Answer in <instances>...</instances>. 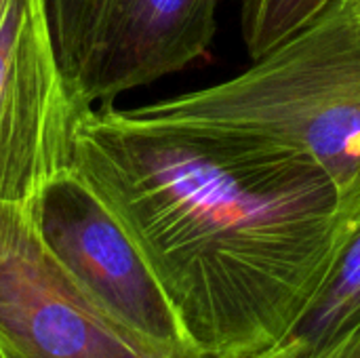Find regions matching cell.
I'll return each mask as SVG.
<instances>
[{"instance_id": "obj_1", "label": "cell", "mask_w": 360, "mask_h": 358, "mask_svg": "<svg viewBox=\"0 0 360 358\" xmlns=\"http://www.w3.org/2000/svg\"><path fill=\"white\" fill-rule=\"evenodd\" d=\"M72 169L118 217L207 358L287 340L360 207V192L346 194L310 156L154 103L91 108Z\"/></svg>"}, {"instance_id": "obj_2", "label": "cell", "mask_w": 360, "mask_h": 358, "mask_svg": "<svg viewBox=\"0 0 360 358\" xmlns=\"http://www.w3.org/2000/svg\"><path fill=\"white\" fill-rule=\"evenodd\" d=\"M154 106L302 152L359 194L360 17L333 0L240 74Z\"/></svg>"}, {"instance_id": "obj_3", "label": "cell", "mask_w": 360, "mask_h": 358, "mask_svg": "<svg viewBox=\"0 0 360 358\" xmlns=\"http://www.w3.org/2000/svg\"><path fill=\"white\" fill-rule=\"evenodd\" d=\"M57 55L46 0H8L0 15V200L34 209L74 167L91 110Z\"/></svg>"}, {"instance_id": "obj_4", "label": "cell", "mask_w": 360, "mask_h": 358, "mask_svg": "<svg viewBox=\"0 0 360 358\" xmlns=\"http://www.w3.org/2000/svg\"><path fill=\"white\" fill-rule=\"evenodd\" d=\"M32 215L51 253L103 314L160 357L196 352L143 255L76 169L42 190Z\"/></svg>"}, {"instance_id": "obj_5", "label": "cell", "mask_w": 360, "mask_h": 358, "mask_svg": "<svg viewBox=\"0 0 360 358\" xmlns=\"http://www.w3.org/2000/svg\"><path fill=\"white\" fill-rule=\"evenodd\" d=\"M0 354L169 358L103 314L42 241L30 209L0 200ZM175 358H207L190 352Z\"/></svg>"}, {"instance_id": "obj_6", "label": "cell", "mask_w": 360, "mask_h": 358, "mask_svg": "<svg viewBox=\"0 0 360 358\" xmlns=\"http://www.w3.org/2000/svg\"><path fill=\"white\" fill-rule=\"evenodd\" d=\"M219 0H95L78 95L93 106L177 74L202 59L217 32Z\"/></svg>"}, {"instance_id": "obj_7", "label": "cell", "mask_w": 360, "mask_h": 358, "mask_svg": "<svg viewBox=\"0 0 360 358\" xmlns=\"http://www.w3.org/2000/svg\"><path fill=\"white\" fill-rule=\"evenodd\" d=\"M360 327V207L356 222L335 257L312 306L289 338L323 344Z\"/></svg>"}, {"instance_id": "obj_8", "label": "cell", "mask_w": 360, "mask_h": 358, "mask_svg": "<svg viewBox=\"0 0 360 358\" xmlns=\"http://www.w3.org/2000/svg\"><path fill=\"white\" fill-rule=\"evenodd\" d=\"M333 0H243L240 34L251 59L291 36Z\"/></svg>"}, {"instance_id": "obj_9", "label": "cell", "mask_w": 360, "mask_h": 358, "mask_svg": "<svg viewBox=\"0 0 360 358\" xmlns=\"http://www.w3.org/2000/svg\"><path fill=\"white\" fill-rule=\"evenodd\" d=\"M93 8H95V0H46L57 55L72 82L80 65L86 34L91 27Z\"/></svg>"}, {"instance_id": "obj_10", "label": "cell", "mask_w": 360, "mask_h": 358, "mask_svg": "<svg viewBox=\"0 0 360 358\" xmlns=\"http://www.w3.org/2000/svg\"><path fill=\"white\" fill-rule=\"evenodd\" d=\"M245 358H360V327L342 338L312 344L300 338H287L281 344Z\"/></svg>"}, {"instance_id": "obj_11", "label": "cell", "mask_w": 360, "mask_h": 358, "mask_svg": "<svg viewBox=\"0 0 360 358\" xmlns=\"http://www.w3.org/2000/svg\"><path fill=\"white\" fill-rule=\"evenodd\" d=\"M348 2H350V6L354 8V13L360 17V0H348Z\"/></svg>"}, {"instance_id": "obj_12", "label": "cell", "mask_w": 360, "mask_h": 358, "mask_svg": "<svg viewBox=\"0 0 360 358\" xmlns=\"http://www.w3.org/2000/svg\"><path fill=\"white\" fill-rule=\"evenodd\" d=\"M6 2H8V0H0V15H2V11H4V6H6Z\"/></svg>"}, {"instance_id": "obj_13", "label": "cell", "mask_w": 360, "mask_h": 358, "mask_svg": "<svg viewBox=\"0 0 360 358\" xmlns=\"http://www.w3.org/2000/svg\"><path fill=\"white\" fill-rule=\"evenodd\" d=\"M0 358H4V357H2V354H0Z\"/></svg>"}]
</instances>
